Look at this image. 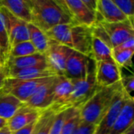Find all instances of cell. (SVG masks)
<instances>
[{
  "label": "cell",
  "mask_w": 134,
  "mask_h": 134,
  "mask_svg": "<svg viewBox=\"0 0 134 134\" xmlns=\"http://www.w3.org/2000/svg\"><path fill=\"white\" fill-rule=\"evenodd\" d=\"M113 47L104 40L92 35V58L96 61H103L112 58Z\"/></svg>",
  "instance_id": "24"
},
{
  "label": "cell",
  "mask_w": 134,
  "mask_h": 134,
  "mask_svg": "<svg viewBox=\"0 0 134 134\" xmlns=\"http://www.w3.org/2000/svg\"><path fill=\"white\" fill-rule=\"evenodd\" d=\"M43 111L24 103L11 118L7 119V125L11 132H14L38 120Z\"/></svg>",
  "instance_id": "15"
},
{
  "label": "cell",
  "mask_w": 134,
  "mask_h": 134,
  "mask_svg": "<svg viewBox=\"0 0 134 134\" xmlns=\"http://www.w3.org/2000/svg\"><path fill=\"white\" fill-rule=\"evenodd\" d=\"M128 18H134V0H113Z\"/></svg>",
  "instance_id": "30"
},
{
  "label": "cell",
  "mask_w": 134,
  "mask_h": 134,
  "mask_svg": "<svg viewBox=\"0 0 134 134\" xmlns=\"http://www.w3.org/2000/svg\"><path fill=\"white\" fill-rule=\"evenodd\" d=\"M32 66H49L45 54L36 52L35 54L26 56L10 57L5 65V69L7 74V73L14 70Z\"/></svg>",
  "instance_id": "16"
},
{
  "label": "cell",
  "mask_w": 134,
  "mask_h": 134,
  "mask_svg": "<svg viewBox=\"0 0 134 134\" xmlns=\"http://www.w3.org/2000/svg\"><path fill=\"white\" fill-rule=\"evenodd\" d=\"M7 119L3 118H0V128L5 126L7 125Z\"/></svg>",
  "instance_id": "40"
},
{
  "label": "cell",
  "mask_w": 134,
  "mask_h": 134,
  "mask_svg": "<svg viewBox=\"0 0 134 134\" xmlns=\"http://www.w3.org/2000/svg\"><path fill=\"white\" fill-rule=\"evenodd\" d=\"M46 33L50 39L92 57V26L70 22L55 25Z\"/></svg>",
  "instance_id": "1"
},
{
  "label": "cell",
  "mask_w": 134,
  "mask_h": 134,
  "mask_svg": "<svg viewBox=\"0 0 134 134\" xmlns=\"http://www.w3.org/2000/svg\"><path fill=\"white\" fill-rule=\"evenodd\" d=\"M72 20L79 24L93 26L96 22V12L91 10L82 0H65Z\"/></svg>",
  "instance_id": "14"
},
{
  "label": "cell",
  "mask_w": 134,
  "mask_h": 134,
  "mask_svg": "<svg viewBox=\"0 0 134 134\" xmlns=\"http://www.w3.org/2000/svg\"><path fill=\"white\" fill-rule=\"evenodd\" d=\"M31 7V22L43 32L55 25L74 22L54 0H29Z\"/></svg>",
  "instance_id": "3"
},
{
  "label": "cell",
  "mask_w": 134,
  "mask_h": 134,
  "mask_svg": "<svg viewBox=\"0 0 134 134\" xmlns=\"http://www.w3.org/2000/svg\"><path fill=\"white\" fill-rule=\"evenodd\" d=\"M96 125L85 122L80 120L72 134H94L97 129Z\"/></svg>",
  "instance_id": "31"
},
{
  "label": "cell",
  "mask_w": 134,
  "mask_h": 134,
  "mask_svg": "<svg viewBox=\"0 0 134 134\" xmlns=\"http://www.w3.org/2000/svg\"><path fill=\"white\" fill-rule=\"evenodd\" d=\"M49 77H50L22 80L7 77L3 88V92L12 94L21 102L25 103L35 92L37 88L44 83Z\"/></svg>",
  "instance_id": "5"
},
{
  "label": "cell",
  "mask_w": 134,
  "mask_h": 134,
  "mask_svg": "<svg viewBox=\"0 0 134 134\" xmlns=\"http://www.w3.org/2000/svg\"><path fill=\"white\" fill-rule=\"evenodd\" d=\"M36 121H35L33 122H31L30 124L22 127L21 129H20L18 130L12 132V134H32V130H33V129H34V127L36 125Z\"/></svg>",
  "instance_id": "33"
},
{
  "label": "cell",
  "mask_w": 134,
  "mask_h": 134,
  "mask_svg": "<svg viewBox=\"0 0 134 134\" xmlns=\"http://www.w3.org/2000/svg\"><path fill=\"white\" fill-rule=\"evenodd\" d=\"M73 81L64 75H57L53 101L49 108L55 113L68 109V100L73 90Z\"/></svg>",
  "instance_id": "11"
},
{
  "label": "cell",
  "mask_w": 134,
  "mask_h": 134,
  "mask_svg": "<svg viewBox=\"0 0 134 134\" xmlns=\"http://www.w3.org/2000/svg\"><path fill=\"white\" fill-rule=\"evenodd\" d=\"M121 81L125 91L131 96V93L134 92V74L128 76L122 75Z\"/></svg>",
  "instance_id": "32"
},
{
  "label": "cell",
  "mask_w": 134,
  "mask_h": 134,
  "mask_svg": "<svg viewBox=\"0 0 134 134\" xmlns=\"http://www.w3.org/2000/svg\"><path fill=\"white\" fill-rule=\"evenodd\" d=\"M11 50L9 40L6 18L3 10L0 7V65L5 67Z\"/></svg>",
  "instance_id": "21"
},
{
  "label": "cell",
  "mask_w": 134,
  "mask_h": 134,
  "mask_svg": "<svg viewBox=\"0 0 134 134\" xmlns=\"http://www.w3.org/2000/svg\"><path fill=\"white\" fill-rule=\"evenodd\" d=\"M114 49H134V36Z\"/></svg>",
  "instance_id": "34"
},
{
  "label": "cell",
  "mask_w": 134,
  "mask_h": 134,
  "mask_svg": "<svg viewBox=\"0 0 134 134\" xmlns=\"http://www.w3.org/2000/svg\"><path fill=\"white\" fill-rule=\"evenodd\" d=\"M72 81L74 86L68 100V107L81 108L99 88L96 79V61H92L85 77Z\"/></svg>",
  "instance_id": "4"
},
{
  "label": "cell",
  "mask_w": 134,
  "mask_h": 134,
  "mask_svg": "<svg viewBox=\"0 0 134 134\" xmlns=\"http://www.w3.org/2000/svg\"><path fill=\"white\" fill-rule=\"evenodd\" d=\"M7 77V70L5 69V67L0 65V93L3 92V88L4 85L5 80Z\"/></svg>",
  "instance_id": "35"
},
{
  "label": "cell",
  "mask_w": 134,
  "mask_h": 134,
  "mask_svg": "<svg viewBox=\"0 0 134 134\" xmlns=\"http://www.w3.org/2000/svg\"><path fill=\"white\" fill-rule=\"evenodd\" d=\"M121 68L113 58L96 62V79L99 87H107L121 81Z\"/></svg>",
  "instance_id": "8"
},
{
  "label": "cell",
  "mask_w": 134,
  "mask_h": 134,
  "mask_svg": "<svg viewBox=\"0 0 134 134\" xmlns=\"http://www.w3.org/2000/svg\"><path fill=\"white\" fill-rule=\"evenodd\" d=\"M25 1H26L27 3H29V0H25ZM29 5H30V4H29Z\"/></svg>",
  "instance_id": "43"
},
{
  "label": "cell",
  "mask_w": 134,
  "mask_h": 134,
  "mask_svg": "<svg viewBox=\"0 0 134 134\" xmlns=\"http://www.w3.org/2000/svg\"><path fill=\"white\" fill-rule=\"evenodd\" d=\"M134 121V99L130 96L123 105L108 134H123Z\"/></svg>",
  "instance_id": "18"
},
{
  "label": "cell",
  "mask_w": 134,
  "mask_h": 134,
  "mask_svg": "<svg viewBox=\"0 0 134 134\" xmlns=\"http://www.w3.org/2000/svg\"><path fill=\"white\" fill-rule=\"evenodd\" d=\"M94 134H99V133H98V132H97V130H96V132H95V133H94Z\"/></svg>",
  "instance_id": "42"
},
{
  "label": "cell",
  "mask_w": 134,
  "mask_h": 134,
  "mask_svg": "<svg viewBox=\"0 0 134 134\" xmlns=\"http://www.w3.org/2000/svg\"><path fill=\"white\" fill-rule=\"evenodd\" d=\"M0 7L6 8L16 17L31 22V7L25 0H0Z\"/></svg>",
  "instance_id": "20"
},
{
  "label": "cell",
  "mask_w": 134,
  "mask_h": 134,
  "mask_svg": "<svg viewBox=\"0 0 134 134\" xmlns=\"http://www.w3.org/2000/svg\"><path fill=\"white\" fill-rule=\"evenodd\" d=\"M54 1L62 9V10L66 14H68L70 17V12H69V10H68V8H67V7H66V4H65V0H54Z\"/></svg>",
  "instance_id": "37"
},
{
  "label": "cell",
  "mask_w": 134,
  "mask_h": 134,
  "mask_svg": "<svg viewBox=\"0 0 134 134\" xmlns=\"http://www.w3.org/2000/svg\"><path fill=\"white\" fill-rule=\"evenodd\" d=\"M93 60L92 57L72 49L66 59L64 76L71 80L85 77Z\"/></svg>",
  "instance_id": "6"
},
{
  "label": "cell",
  "mask_w": 134,
  "mask_h": 134,
  "mask_svg": "<svg viewBox=\"0 0 134 134\" xmlns=\"http://www.w3.org/2000/svg\"><path fill=\"white\" fill-rule=\"evenodd\" d=\"M132 96L125 91L123 87L117 92L114 99L111 102L107 111L103 119L97 126V132L99 134H108L113 126L117 117L118 116L123 105L126 100Z\"/></svg>",
  "instance_id": "10"
},
{
  "label": "cell",
  "mask_w": 134,
  "mask_h": 134,
  "mask_svg": "<svg viewBox=\"0 0 134 134\" xmlns=\"http://www.w3.org/2000/svg\"><path fill=\"white\" fill-rule=\"evenodd\" d=\"M55 114L51 108L44 110L36 121L32 134H48Z\"/></svg>",
  "instance_id": "25"
},
{
  "label": "cell",
  "mask_w": 134,
  "mask_h": 134,
  "mask_svg": "<svg viewBox=\"0 0 134 134\" xmlns=\"http://www.w3.org/2000/svg\"><path fill=\"white\" fill-rule=\"evenodd\" d=\"M128 19L113 0H97L96 21L117 22Z\"/></svg>",
  "instance_id": "17"
},
{
  "label": "cell",
  "mask_w": 134,
  "mask_h": 134,
  "mask_svg": "<svg viewBox=\"0 0 134 134\" xmlns=\"http://www.w3.org/2000/svg\"><path fill=\"white\" fill-rule=\"evenodd\" d=\"M71 50L67 46L50 39L49 47L45 55L49 67L57 75H64L66 59Z\"/></svg>",
  "instance_id": "9"
},
{
  "label": "cell",
  "mask_w": 134,
  "mask_h": 134,
  "mask_svg": "<svg viewBox=\"0 0 134 134\" xmlns=\"http://www.w3.org/2000/svg\"><path fill=\"white\" fill-rule=\"evenodd\" d=\"M56 76L50 77L44 83L40 85L25 103L40 110L49 108L53 101Z\"/></svg>",
  "instance_id": "13"
},
{
  "label": "cell",
  "mask_w": 134,
  "mask_h": 134,
  "mask_svg": "<svg viewBox=\"0 0 134 134\" xmlns=\"http://www.w3.org/2000/svg\"><path fill=\"white\" fill-rule=\"evenodd\" d=\"M1 7L6 18L7 32L11 47L18 43L29 40L28 23L25 21L16 17L6 8Z\"/></svg>",
  "instance_id": "12"
},
{
  "label": "cell",
  "mask_w": 134,
  "mask_h": 134,
  "mask_svg": "<svg viewBox=\"0 0 134 134\" xmlns=\"http://www.w3.org/2000/svg\"><path fill=\"white\" fill-rule=\"evenodd\" d=\"M132 99H134V96H132Z\"/></svg>",
  "instance_id": "44"
},
{
  "label": "cell",
  "mask_w": 134,
  "mask_h": 134,
  "mask_svg": "<svg viewBox=\"0 0 134 134\" xmlns=\"http://www.w3.org/2000/svg\"><path fill=\"white\" fill-rule=\"evenodd\" d=\"M68 109L56 113L48 134H60L61 133V130L65 122L67 112H68Z\"/></svg>",
  "instance_id": "29"
},
{
  "label": "cell",
  "mask_w": 134,
  "mask_h": 134,
  "mask_svg": "<svg viewBox=\"0 0 134 134\" xmlns=\"http://www.w3.org/2000/svg\"><path fill=\"white\" fill-rule=\"evenodd\" d=\"M134 49H113L112 58L121 68L132 66Z\"/></svg>",
  "instance_id": "27"
},
{
  "label": "cell",
  "mask_w": 134,
  "mask_h": 134,
  "mask_svg": "<svg viewBox=\"0 0 134 134\" xmlns=\"http://www.w3.org/2000/svg\"><path fill=\"white\" fill-rule=\"evenodd\" d=\"M121 88V81L110 86L99 87L80 108L81 120L98 125L107 111L115 95Z\"/></svg>",
  "instance_id": "2"
},
{
  "label": "cell",
  "mask_w": 134,
  "mask_h": 134,
  "mask_svg": "<svg viewBox=\"0 0 134 134\" xmlns=\"http://www.w3.org/2000/svg\"><path fill=\"white\" fill-rule=\"evenodd\" d=\"M0 134H12V132L10 130L8 126L6 125L5 126L0 128Z\"/></svg>",
  "instance_id": "38"
},
{
  "label": "cell",
  "mask_w": 134,
  "mask_h": 134,
  "mask_svg": "<svg viewBox=\"0 0 134 134\" xmlns=\"http://www.w3.org/2000/svg\"><path fill=\"white\" fill-rule=\"evenodd\" d=\"M37 51L30 40L23 41L13 46L10 50V57H21L36 53Z\"/></svg>",
  "instance_id": "28"
},
{
  "label": "cell",
  "mask_w": 134,
  "mask_h": 134,
  "mask_svg": "<svg viewBox=\"0 0 134 134\" xmlns=\"http://www.w3.org/2000/svg\"><path fill=\"white\" fill-rule=\"evenodd\" d=\"M80 120V108H69L60 134H72Z\"/></svg>",
  "instance_id": "26"
},
{
  "label": "cell",
  "mask_w": 134,
  "mask_h": 134,
  "mask_svg": "<svg viewBox=\"0 0 134 134\" xmlns=\"http://www.w3.org/2000/svg\"><path fill=\"white\" fill-rule=\"evenodd\" d=\"M57 74L49 66H32L21 70H14L7 73L8 77H13L22 80L37 79L56 76Z\"/></svg>",
  "instance_id": "19"
},
{
  "label": "cell",
  "mask_w": 134,
  "mask_h": 134,
  "mask_svg": "<svg viewBox=\"0 0 134 134\" xmlns=\"http://www.w3.org/2000/svg\"><path fill=\"white\" fill-rule=\"evenodd\" d=\"M82 1L86 4V6L92 11L96 12V4L97 0H82Z\"/></svg>",
  "instance_id": "36"
},
{
  "label": "cell",
  "mask_w": 134,
  "mask_h": 134,
  "mask_svg": "<svg viewBox=\"0 0 134 134\" xmlns=\"http://www.w3.org/2000/svg\"><path fill=\"white\" fill-rule=\"evenodd\" d=\"M132 21V24H133V25H134V18H132V19H130Z\"/></svg>",
  "instance_id": "41"
},
{
  "label": "cell",
  "mask_w": 134,
  "mask_h": 134,
  "mask_svg": "<svg viewBox=\"0 0 134 134\" xmlns=\"http://www.w3.org/2000/svg\"><path fill=\"white\" fill-rule=\"evenodd\" d=\"M97 21L101 24L107 32L113 49L134 36V25L129 18L117 22H107L104 21Z\"/></svg>",
  "instance_id": "7"
},
{
  "label": "cell",
  "mask_w": 134,
  "mask_h": 134,
  "mask_svg": "<svg viewBox=\"0 0 134 134\" xmlns=\"http://www.w3.org/2000/svg\"><path fill=\"white\" fill-rule=\"evenodd\" d=\"M123 134H134V121L131 124V125L124 132Z\"/></svg>",
  "instance_id": "39"
},
{
  "label": "cell",
  "mask_w": 134,
  "mask_h": 134,
  "mask_svg": "<svg viewBox=\"0 0 134 134\" xmlns=\"http://www.w3.org/2000/svg\"><path fill=\"white\" fill-rule=\"evenodd\" d=\"M25 103L10 93H0V118L9 119Z\"/></svg>",
  "instance_id": "22"
},
{
  "label": "cell",
  "mask_w": 134,
  "mask_h": 134,
  "mask_svg": "<svg viewBox=\"0 0 134 134\" xmlns=\"http://www.w3.org/2000/svg\"><path fill=\"white\" fill-rule=\"evenodd\" d=\"M28 29L29 32V40L32 43L37 52L45 54L49 47V36L45 32L41 30L32 22L28 23Z\"/></svg>",
  "instance_id": "23"
}]
</instances>
